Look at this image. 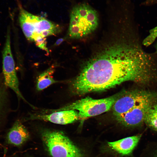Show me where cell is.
Here are the masks:
<instances>
[{"instance_id":"15","label":"cell","mask_w":157,"mask_h":157,"mask_svg":"<svg viewBox=\"0 0 157 157\" xmlns=\"http://www.w3.org/2000/svg\"><path fill=\"white\" fill-rule=\"evenodd\" d=\"M157 38V26L151 29L149 34L143 40L142 44L148 47Z\"/></svg>"},{"instance_id":"20","label":"cell","mask_w":157,"mask_h":157,"mask_svg":"<svg viewBox=\"0 0 157 157\" xmlns=\"http://www.w3.org/2000/svg\"><path fill=\"white\" fill-rule=\"evenodd\" d=\"M156 157H157V156H156Z\"/></svg>"},{"instance_id":"12","label":"cell","mask_w":157,"mask_h":157,"mask_svg":"<svg viewBox=\"0 0 157 157\" xmlns=\"http://www.w3.org/2000/svg\"><path fill=\"white\" fill-rule=\"evenodd\" d=\"M2 75H0V127L6 120L8 113V92Z\"/></svg>"},{"instance_id":"6","label":"cell","mask_w":157,"mask_h":157,"mask_svg":"<svg viewBox=\"0 0 157 157\" xmlns=\"http://www.w3.org/2000/svg\"><path fill=\"white\" fill-rule=\"evenodd\" d=\"M157 99V91L135 89L123 91L113 107L115 117L126 113L133 107L149 100Z\"/></svg>"},{"instance_id":"4","label":"cell","mask_w":157,"mask_h":157,"mask_svg":"<svg viewBox=\"0 0 157 157\" xmlns=\"http://www.w3.org/2000/svg\"><path fill=\"white\" fill-rule=\"evenodd\" d=\"M123 92V91L109 97L100 99L86 97L60 109L50 111L53 112L67 110H78L79 119L83 121L88 118L99 115L110 110Z\"/></svg>"},{"instance_id":"19","label":"cell","mask_w":157,"mask_h":157,"mask_svg":"<svg viewBox=\"0 0 157 157\" xmlns=\"http://www.w3.org/2000/svg\"><path fill=\"white\" fill-rule=\"evenodd\" d=\"M155 49H156V53L157 54V44L156 45V46H155Z\"/></svg>"},{"instance_id":"10","label":"cell","mask_w":157,"mask_h":157,"mask_svg":"<svg viewBox=\"0 0 157 157\" xmlns=\"http://www.w3.org/2000/svg\"><path fill=\"white\" fill-rule=\"evenodd\" d=\"M29 137L27 129L19 120H17L7 133L6 140L9 144L19 146L26 141Z\"/></svg>"},{"instance_id":"16","label":"cell","mask_w":157,"mask_h":157,"mask_svg":"<svg viewBox=\"0 0 157 157\" xmlns=\"http://www.w3.org/2000/svg\"><path fill=\"white\" fill-rule=\"evenodd\" d=\"M34 42L38 47L45 51L47 54H49V51L47 47L46 38L40 39L36 40Z\"/></svg>"},{"instance_id":"18","label":"cell","mask_w":157,"mask_h":157,"mask_svg":"<svg viewBox=\"0 0 157 157\" xmlns=\"http://www.w3.org/2000/svg\"><path fill=\"white\" fill-rule=\"evenodd\" d=\"M64 40L65 38H61L58 39L55 42L54 45L55 46L59 45L64 41Z\"/></svg>"},{"instance_id":"9","label":"cell","mask_w":157,"mask_h":157,"mask_svg":"<svg viewBox=\"0 0 157 157\" xmlns=\"http://www.w3.org/2000/svg\"><path fill=\"white\" fill-rule=\"evenodd\" d=\"M79 119L78 112L74 110L58 111L48 114L31 115L26 119L40 120L62 125L72 123Z\"/></svg>"},{"instance_id":"7","label":"cell","mask_w":157,"mask_h":157,"mask_svg":"<svg viewBox=\"0 0 157 157\" xmlns=\"http://www.w3.org/2000/svg\"><path fill=\"white\" fill-rule=\"evenodd\" d=\"M2 75L6 86L13 90L19 98L28 103L22 95L19 88V82L12 53L9 30L7 32L2 51Z\"/></svg>"},{"instance_id":"14","label":"cell","mask_w":157,"mask_h":157,"mask_svg":"<svg viewBox=\"0 0 157 157\" xmlns=\"http://www.w3.org/2000/svg\"><path fill=\"white\" fill-rule=\"evenodd\" d=\"M144 122L151 128L157 131V103H154L150 108Z\"/></svg>"},{"instance_id":"1","label":"cell","mask_w":157,"mask_h":157,"mask_svg":"<svg viewBox=\"0 0 157 157\" xmlns=\"http://www.w3.org/2000/svg\"><path fill=\"white\" fill-rule=\"evenodd\" d=\"M157 62L137 43L120 41L107 45L83 65L70 87L83 95L113 88L127 81L141 84L156 76Z\"/></svg>"},{"instance_id":"8","label":"cell","mask_w":157,"mask_h":157,"mask_svg":"<svg viewBox=\"0 0 157 157\" xmlns=\"http://www.w3.org/2000/svg\"><path fill=\"white\" fill-rule=\"evenodd\" d=\"M156 101L157 99H153L141 103L115 118L119 122L125 126H138L144 122L148 110Z\"/></svg>"},{"instance_id":"11","label":"cell","mask_w":157,"mask_h":157,"mask_svg":"<svg viewBox=\"0 0 157 157\" xmlns=\"http://www.w3.org/2000/svg\"><path fill=\"white\" fill-rule=\"evenodd\" d=\"M141 137L140 135H138L115 141L108 142V144L112 149L118 153L123 155H128L136 147Z\"/></svg>"},{"instance_id":"17","label":"cell","mask_w":157,"mask_h":157,"mask_svg":"<svg viewBox=\"0 0 157 157\" xmlns=\"http://www.w3.org/2000/svg\"><path fill=\"white\" fill-rule=\"evenodd\" d=\"M155 4H157V0H147L143 3L144 4L147 5H149Z\"/></svg>"},{"instance_id":"5","label":"cell","mask_w":157,"mask_h":157,"mask_svg":"<svg viewBox=\"0 0 157 157\" xmlns=\"http://www.w3.org/2000/svg\"><path fill=\"white\" fill-rule=\"evenodd\" d=\"M42 138L52 157H85L81 150L62 131L45 130Z\"/></svg>"},{"instance_id":"13","label":"cell","mask_w":157,"mask_h":157,"mask_svg":"<svg viewBox=\"0 0 157 157\" xmlns=\"http://www.w3.org/2000/svg\"><path fill=\"white\" fill-rule=\"evenodd\" d=\"M55 67L52 66L39 75L37 80V90H42L51 85L59 82L53 78V75Z\"/></svg>"},{"instance_id":"3","label":"cell","mask_w":157,"mask_h":157,"mask_svg":"<svg viewBox=\"0 0 157 157\" xmlns=\"http://www.w3.org/2000/svg\"><path fill=\"white\" fill-rule=\"evenodd\" d=\"M19 21L26 38L34 42L41 38L55 35L62 29L59 25L43 17L34 15L20 6Z\"/></svg>"},{"instance_id":"2","label":"cell","mask_w":157,"mask_h":157,"mask_svg":"<svg viewBox=\"0 0 157 157\" xmlns=\"http://www.w3.org/2000/svg\"><path fill=\"white\" fill-rule=\"evenodd\" d=\"M98 24L96 10L86 3L78 4L71 10L68 35L73 39L83 38L94 31Z\"/></svg>"}]
</instances>
